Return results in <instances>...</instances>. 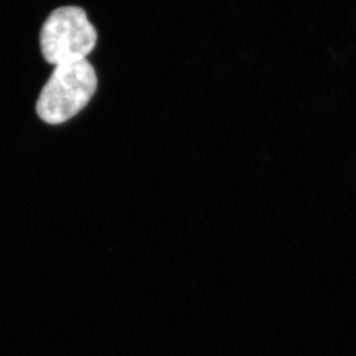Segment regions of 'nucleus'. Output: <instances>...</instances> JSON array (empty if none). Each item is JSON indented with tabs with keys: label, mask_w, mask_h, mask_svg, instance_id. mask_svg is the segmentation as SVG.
I'll list each match as a JSON object with an SVG mask.
<instances>
[{
	"label": "nucleus",
	"mask_w": 356,
	"mask_h": 356,
	"mask_svg": "<svg viewBox=\"0 0 356 356\" xmlns=\"http://www.w3.org/2000/svg\"><path fill=\"white\" fill-rule=\"evenodd\" d=\"M96 87L95 70L87 59L57 65L38 96V115L45 123H64L88 104Z\"/></svg>",
	"instance_id": "f257e3e1"
},
{
	"label": "nucleus",
	"mask_w": 356,
	"mask_h": 356,
	"mask_svg": "<svg viewBox=\"0 0 356 356\" xmlns=\"http://www.w3.org/2000/svg\"><path fill=\"white\" fill-rule=\"evenodd\" d=\"M97 33L83 8L59 7L42 27V55L52 65L85 60L95 48Z\"/></svg>",
	"instance_id": "f03ea898"
}]
</instances>
